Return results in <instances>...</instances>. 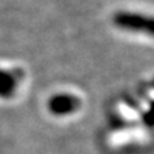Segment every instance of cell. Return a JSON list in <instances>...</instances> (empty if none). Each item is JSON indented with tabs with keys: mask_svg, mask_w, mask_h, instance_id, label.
<instances>
[{
	"mask_svg": "<svg viewBox=\"0 0 154 154\" xmlns=\"http://www.w3.org/2000/svg\"><path fill=\"white\" fill-rule=\"evenodd\" d=\"M115 25L122 29L131 30V32L146 33L147 35L154 37V18L140 14H128L120 12L115 17Z\"/></svg>",
	"mask_w": 154,
	"mask_h": 154,
	"instance_id": "1",
	"label": "cell"
},
{
	"mask_svg": "<svg viewBox=\"0 0 154 154\" xmlns=\"http://www.w3.org/2000/svg\"><path fill=\"white\" fill-rule=\"evenodd\" d=\"M78 105H79V101L75 97H71V96H56L49 102L51 111L53 113H59V115L72 112Z\"/></svg>",
	"mask_w": 154,
	"mask_h": 154,
	"instance_id": "2",
	"label": "cell"
},
{
	"mask_svg": "<svg viewBox=\"0 0 154 154\" xmlns=\"http://www.w3.org/2000/svg\"><path fill=\"white\" fill-rule=\"evenodd\" d=\"M17 76L12 72L0 70V97H8L17 87Z\"/></svg>",
	"mask_w": 154,
	"mask_h": 154,
	"instance_id": "3",
	"label": "cell"
}]
</instances>
